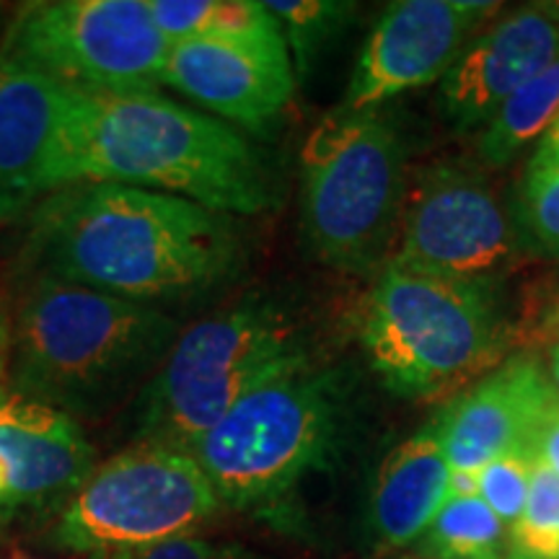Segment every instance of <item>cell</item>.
Wrapping results in <instances>:
<instances>
[{
	"label": "cell",
	"instance_id": "cell-27",
	"mask_svg": "<svg viewBox=\"0 0 559 559\" xmlns=\"http://www.w3.org/2000/svg\"><path fill=\"white\" fill-rule=\"evenodd\" d=\"M11 342H13V319L5 311V306L0 304V396H3V383L5 376L11 370Z\"/></svg>",
	"mask_w": 559,
	"mask_h": 559
},
{
	"label": "cell",
	"instance_id": "cell-7",
	"mask_svg": "<svg viewBox=\"0 0 559 559\" xmlns=\"http://www.w3.org/2000/svg\"><path fill=\"white\" fill-rule=\"evenodd\" d=\"M340 417L337 376L309 362L236 404L190 453L221 506L267 508L324 464L337 440Z\"/></svg>",
	"mask_w": 559,
	"mask_h": 559
},
{
	"label": "cell",
	"instance_id": "cell-24",
	"mask_svg": "<svg viewBox=\"0 0 559 559\" xmlns=\"http://www.w3.org/2000/svg\"><path fill=\"white\" fill-rule=\"evenodd\" d=\"M534 466L536 461L531 451H513L489 461L477 472V495L508 526H513L523 513Z\"/></svg>",
	"mask_w": 559,
	"mask_h": 559
},
{
	"label": "cell",
	"instance_id": "cell-11",
	"mask_svg": "<svg viewBox=\"0 0 559 559\" xmlns=\"http://www.w3.org/2000/svg\"><path fill=\"white\" fill-rule=\"evenodd\" d=\"M164 83L230 128L264 138L296 94V70L277 21L260 29L174 41Z\"/></svg>",
	"mask_w": 559,
	"mask_h": 559
},
{
	"label": "cell",
	"instance_id": "cell-26",
	"mask_svg": "<svg viewBox=\"0 0 559 559\" xmlns=\"http://www.w3.org/2000/svg\"><path fill=\"white\" fill-rule=\"evenodd\" d=\"M531 456H534L536 464L547 466L559 477V396L551 402L542 425L536 428V436L531 440Z\"/></svg>",
	"mask_w": 559,
	"mask_h": 559
},
{
	"label": "cell",
	"instance_id": "cell-22",
	"mask_svg": "<svg viewBox=\"0 0 559 559\" xmlns=\"http://www.w3.org/2000/svg\"><path fill=\"white\" fill-rule=\"evenodd\" d=\"M513 559H559V477L536 464L526 506L510 526Z\"/></svg>",
	"mask_w": 559,
	"mask_h": 559
},
{
	"label": "cell",
	"instance_id": "cell-14",
	"mask_svg": "<svg viewBox=\"0 0 559 559\" xmlns=\"http://www.w3.org/2000/svg\"><path fill=\"white\" fill-rule=\"evenodd\" d=\"M559 396L549 373L531 355H515L481 376L479 383L440 412L432 425L453 472H474L531 440Z\"/></svg>",
	"mask_w": 559,
	"mask_h": 559
},
{
	"label": "cell",
	"instance_id": "cell-28",
	"mask_svg": "<svg viewBox=\"0 0 559 559\" xmlns=\"http://www.w3.org/2000/svg\"><path fill=\"white\" fill-rule=\"evenodd\" d=\"M551 160H559V117L547 130V135L539 140L528 164H551Z\"/></svg>",
	"mask_w": 559,
	"mask_h": 559
},
{
	"label": "cell",
	"instance_id": "cell-17",
	"mask_svg": "<svg viewBox=\"0 0 559 559\" xmlns=\"http://www.w3.org/2000/svg\"><path fill=\"white\" fill-rule=\"evenodd\" d=\"M451 472L436 425L389 451L370 492L376 539L389 549L419 539L451 498Z\"/></svg>",
	"mask_w": 559,
	"mask_h": 559
},
{
	"label": "cell",
	"instance_id": "cell-25",
	"mask_svg": "<svg viewBox=\"0 0 559 559\" xmlns=\"http://www.w3.org/2000/svg\"><path fill=\"white\" fill-rule=\"evenodd\" d=\"M132 559H260V557L251 555L247 547H239V544L210 542V539H200V536H179V539L160 544V547Z\"/></svg>",
	"mask_w": 559,
	"mask_h": 559
},
{
	"label": "cell",
	"instance_id": "cell-12",
	"mask_svg": "<svg viewBox=\"0 0 559 559\" xmlns=\"http://www.w3.org/2000/svg\"><path fill=\"white\" fill-rule=\"evenodd\" d=\"M498 5L474 0H400L386 5L355 62L342 109L373 111L404 91L443 81L481 19Z\"/></svg>",
	"mask_w": 559,
	"mask_h": 559
},
{
	"label": "cell",
	"instance_id": "cell-20",
	"mask_svg": "<svg viewBox=\"0 0 559 559\" xmlns=\"http://www.w3.org/2000/svg\"><path fill=\"white\" fill-rule=\"evenodd\" d=\"M148 11L171 45L251 32L272 21L264 3H251V0H148Z\"/></svg>",
	"mask_w": 559,
	"mask_h": 559
},
{
	"label": "cell",
	"instance_id": "cell-18",
	"mask_svg": "<svg viewBox=\"0 0 559 559\" xmlns=\"http://www.w3.org/2000/svg\"><path fill=\"white\" fill-rule=\"evenodd\" d=\"M559 117V58L515 91L502 107L495 111L479 132V158L492 169H502L528 143L547 135V130Z\"/></svg>",
	"mask_w": 559,
	"mask_h": 559
},
{
	"label": "cell",
	"instance_id": "cell-23",
	"mask_svg": "<svg viewBox=\"0 0 559 559\" xmlns=\"http://www.w3.org/2000/svg\"><path fill=\"white\" fill-rule=\"evenodd\" d=\"M521 226L536 249L559 257V160L528 164L521 185Z\"/></svg>",
	"mask_w": 559,
	"mask_h": 559
},
{
	"label": "cell",
	"instance_id": "cell-3",
	"mask_svg": "<svg viewBox=\"0 0 559 559\" xmlns=\"http://www.w3.org/2000/svg\"><path fill=\"white\" fill-rule=\"evenodd\" d=\"M181 334L169 313L37 275L13 317V394L73 419L138 400Z\"/></svg>",
	"mask_w": 559,
	"mask_h": 559
},
{
	"label": "cell",
	"instance_id": "cell-21",
	"mask_svg": "<svg viewBox=\"0 0 559 559\" xmlns=\"http://www.w3.org/2000/svg\"><path fill=\"white\" fill-rule=\"evenodd\" d=\"M264 9L272 13L283 32L296 79H306L311 73L324 47L355 16L353 3H337V0H270Z\"/></svg>",
	"mask_w": 559,
	"mask_h": 559
},
{
	"label": "cell",
	"instance_id": "cell-13",
	"mask_svg": "<svg viewBox=\"0 0 559 559\" xmlns=\"http://www.w3.org/2000/svg\"><path fill=\"white\" fill-rule=\"evenodd\" d=\"M559 58V9L526 5L466 41L440 81L443 115L456 130H477L515 91Z\"/></svg>",
	"mask_w": 559,
	"mask_h": 559
},
{
	"label": "cell",
	"instance_id": "cell-9",
	"mask_svg": "<svg viewBox=\"0 0 559 559\" xmlns=\"http://www.w3.org/2000/svg\"><path fill=\"white\" fill-rule=\"evenodd\" d=\"M169 47L148 0H34L5 21L0 62L75 88L156 91Z\"/></svg>",
	"mask_w": 559,
	"mask_h": 559
},
{
	"label": "cell",
	"instance_id": "cell-16",
	"mask_svg": "<svg viewBox=\"0 0 559 559\" xmlns=\"http://www.w3.org/2000/svg\"><path fill=\"white\" fill-rule=\"evenodd\" d=\"M70 86L0 62V223L24 218L50 194Z\"/></svg>",
	"mask_w": 559,
	"mask_h": 559
},
{
	"label": "cell",
	"instance_id": "cell-4",
	"mask_svg": "<svg viewBox=\"0 0 559 559\" xmlns=\"http://www.w3.org/2000/svg\"><path fill=\"white\" fill-rule=\"evenodd\" d=\"M304 326L270 298H247L200 319L135 400L140 443L190 453L236 404L309 366Z\"/></svg>",
	"mask_w": 559,
	"mask_h": 559
},
{
	"label": "cell",
	"instance_id": "cell-29",
	"mask_svg": "<svg viewBox=\"0 0 559 559\" xmlns=\"http://www.w3.org/2000/svg\"><path fill=\"white\" fill-rule=\"evenodd\" d=\"M551 326H555V340H551L549 347V381L555 383V389L559 391V304L555 313H551Z\"/></svg>",
	"mask_w": 559,
	"mask_h": 559
},
{
	"label": "cell",
	"instance_id": "cell-30",
	"mask_svg": "<svg viewBox=\"0 0 559 559\" xmlns=\"http://www.w3.org/2000/svg\"><path fill=\"white\" fill-rule=\"evenodd\" d=\"M3 26H5L3 24V13H0V37H3Z\"/></svg>",
	"mask_w": 559,
	"mask_h": 559
},
{
	"label": "cell",
	"instance_id": "cell-8",
	"mask_svg": "<svg viewBox=\"0 0 559 559\" xmlns=\"http://www.w3.org/2000/svg\"><path fill=\"white\" fill-rule=\"evenodd\" d=\"M221 500L187 451L138 443L96 466L62 510L55 542L86 559H132L194 536Z\"/></svg>",
	"mask_w": 559,
	"mask_h": 559
},
{
	"label": "cell",
	"instance_id": "cell-1",
	"mask_svg": "<svg viewBox=\"0 0 559 559\" xmlns=\"http://www.w3.org/2000/svg\"><path fill=\"white\" fill-rule=\"evenodd\" d=\"M26 218L24 260L37 275L151 309L213 290L241 262L230 215L138 187L73 185Z\"/></svg>",
	"mask_w": 559,
	"mask_h": 559
},
{
	"label": "cell",
	"instance_id": "cell-2",
	"mask_svg": "<svg viewBox=\"0 0 559 559\" xmlns=\"http://www.w3.org/2000/svg\"><path fill=\"white\" fill-rule=\"evenodd\" d=\"M73 185H124L226 215L275 207L267 158L239 130L156 91L70 86L50 194Z\"/></svg>",
	"mask_w": 559,
	"mask_h": 559
},
{
	"label": "cell",
	"instance_id": "cell-5",
	"mask_svg": "<svg viewBox=\"0 0 559 559\" xmlns=\"http://www.w3.org/2000/svg\"><path fill=\"white\" fill-rule=\"evenodd\" d=\"M360 340L389 391L440 400L498 366L506 330L485 280L386 262L368 296Z\"/></svg>",
	"mask_w": 559,
	"mask_h": 559
},
{
	"label": "cell",
	"instance_id": "cell-19",
	"mask_svg": "<svg viewBox=\"0 0 559 559\" xmlns=\"http://www.w3.org/2000/svg\"><path fill=\"white\" fill-rule=\"evenodd\" d=\"M502 523L479 495L449 498L430 528L425 551L436 559H502Z\"/></svg>",
	"mask_w": 559,
	"mask_h": 559
},
{
	"label": "cell",
	"instance_id": "cell-10",
	"mask_svg": "<svg viewBox=\"0 0 559 559\" xmlns=\"http://www.w3.org/2000/svg\"><path fill=\"white\" fill-rule=\"evenodd\" d=\"M515 251L506 210L472 174L436 166L404 192L394 264L430 275L481 280Z\"/></svg>",
	"mask_w": 559,
	"mask_h": 559
},
{
	"label": "cell",
	"instance_id": "cell-6",
	"mask_svg": "<svg viewBox=\"0 0 559 559\" xmlns=\"http://www.w3.org/2000/svg\"><path fill=\"white\" fill-rule=\"evenodd\" d=\"M404 202L400 132L373 111L334 109L300 148V228L311 254L370 272L386 254Z\"/></svg>",
	"mask_w": 559,
	"mask_h": 559
},
{
	"label": "cell",
	"instance_id": "cell-15",
	"mask_svg": "<svg viewBox=\"0 0 559 559\" xmlns=\"http://www.w3.org/2000/svg\"><path fill=\"white\" fill-rule=\"evenodd\" d=\"M94 461L79 419L13 391L0 396V510L75 495Z\"/></svg>",
	"mask_w": 559,
	"mask_h": 559
}]
</instances>
